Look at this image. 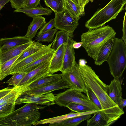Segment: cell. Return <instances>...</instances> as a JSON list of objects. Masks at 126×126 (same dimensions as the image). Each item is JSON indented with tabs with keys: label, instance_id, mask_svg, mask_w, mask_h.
<instances>
[{
	"label": "cell",
	"instance_id": "obj_38",
	"mask_svg": "<svg viewBox=\"0 0 126 126\" xmlns=\"http://www.w3.org/2000/svg\"><path fill=\"white\" fill-rule=\"evenodd\" d=\"M40 0H26V6L25 8H31L38 7Z\"/></svg>",
	"mask_w": 126,
	"mask_h": 126
},
{
	"label": "cell",
	"instance_id": "obj_18",
	"mask_svg": "<svg viewBox=\"0 0 126 126\" xmlns=\"http://www.w3.org/2000/svg\"><path fill=\"white\" fill-rule=\"evenodd\" d=\"M94 111L92 110L82 112H71L65 115L38 120L33 123L32 125L36 126L43 124L59 123L70 118L86 114H92L94 113Z\"/></svg>",
	"mask_w": 126,
	"mask_h": 126
},
{
	"label": "cell",
	"instance_id": "obj_11",
	"mask_svg": "<svg viewBox=\"0 0 126 126\" xmlns=\"http://www.w3.org/2000/svg\"><path fill=\"white\" fill-rule=\"evenodd\" d=\"M52 58L27 73L18 86L29 84L49 73V65Z\"/></svg>",
	"mask_w": 126,
	"mask_h": 126
},
{
	"label": "cell",
	"instance_id": "obj_48",
	"mask_svg": "<svg viewBox=\"0 0 126 126\" xmlns=\"http://www.w3.org/2000/svg\"></svg>",
	"mask_w": 126,
	"mask_h": 126
},
{
	"label": "cell",
	"instance_id": "obj_28",
	"mask_svg": "<svg viewBox=\"0 0 126 126\" xmlns=\"http://www.w3.org/2000/svg\"><path fill=\"white\" fill-rule=\"evenodd\" d=\"M18 96L0 104V119L8 115L15 110L16 100Z\"/></svg>",
	"mask_w": 126,
	"mask_h": 126
},
{
	"label": "cell",
	"instance_id": "obj_36",
	"mask_svg": "<svg viewBox=\"0 0 126 126\" xmlns=\"http://www.w3.org/2000/svg\"><path fill=\"white\" fill-rule=\"evenodd\" d=\"M55 25L54 19H51L48 22L45 24L41 28L39 32L37 33V36L47 32L53 28H54Z\"/></svg>",
	"mask_w": 126,
	"mask_h": 126
},
{
	"label": "cell",
	"instance_id": "obj_43",
	"mask_svg": "<svg viewBox=\"0 0 126 126\" xmlns=\"http://www.w3.org/2000/svg\"><path fill=\"white\" fill-rule=\"evenodd\" d=\"M9 1V0H0V10Z\"/></svg>",
	"mask_w": 126,
	"mask_h": 126
},
{
	"label": "cell",
	"instance_id": "obj_30",
	"mask_svg": "<svg viewBox=\"0 0 126 126\" xmlns=\"http://www.w3.org/2000/svg\"><path fill=\"white\" fill-rule=\"evenodd\" d=\"M21 54L0 64V81L2 80L7 76L10 75V68Z\"/></svg>",
	"mask_w": 126,
	"mask_h": 126
},
{
	"label": "cell",
	"instance_id": "obj_37",
	"mask_svg": "<svg viewBox=\"0 0 126 126\" xmlns=\"http://www.w3.org/2000/svg\"><path fill=\"white\" fill-rule=\"evenodd\" d=\"M12 7L15 10L25 8L26 0H9Z\"/></svg>",
	"mask_w": 126,
	"mask_h": 126
},
{
	"label": "cell",
	"instance_id": "obj_7",
	"mask_svg": "<svg viewBox=\"0 0 126 126\" xmlns=\"http://www.w3.org/2000/svg\"><path fill=\"white\" fill-rule=\"evenodd\" d=\"M55 14L54 28L73 35L74 31L79 25V20L72 17L65 9Z\"/></svg>",
	"mask_w": 126,
	"mask_h": 126
},
{
	"label": "cell",
	"instance_id": "obj_24",
	"mask_svg": "<svg viewBox=\"0 0 126 126\" xmlns=\"http://www.w3.org/2000/svg\"><path fill=\"white\" fill-rule=\"evenodd\" d=\"M91 114L77 116L66 119L59 123L49 124L50 126H76L82 122L90 119Z\"/></svg>",
	"mask_w": 126,
	"mask_h": 126
},
{
	"label": "cell",
	"instance_id": "obj_23",
	"mask_svg": "<svg viewBox=\"0 0 126 126\" xmlns=\"http://www.w3.org/2000/svg\"><path fill=\"white\" fill-rule=\"evenodd\" d=\"M52 10L48 8L37 7L33 8H24L15 10L14 12L23 13L28 16L33 18L43 15H50L52 13Z\"/></svg>",
	"mask_w": 126,
	"mask_h": 126
},
{
	"label": "cell",
	"instance_id": "obj_3",
	"mask_svg": "<svg viewBox=\"0 0 126 126\" xmlns=\"http://www.w3.org/2000/svg\"><path fill=\"white\" fill-rule=\"evenodd\" d=\"M46 107L27 103L20 108L13 111L7 116L0 119V126H30L38 121L41 113L39 110Z\"/></svg>",
	"mask_w": 126,
	"mask_h": 126
},
{
	"label": "cell",
	"instance_id": "obj_10",
	"mask_svg": "<svg viewBox=\"0 0 126 126\" xmlns=\"http://www.w3.org/2000/svg\"><path fill=\"white\" fill-rule=\"evenodd\" d=\"M52 42L35 53L24 59L10 69V75L19 72L24 67L33 63L44 55L54 51L51 48Z\"/></svg>",
	"mask_w": 126,
	"mask_h": 126
},
{
	"label": "cell",
	"instance_id": "obj_20",
	"mask_svg": "<svg viewBox=\"0 0 126 126\" xmlns=\"http://www.w3.org/2000/svg\"><path fill=\"white\" fill-rule=\"evenodd\" d=\"M45 19V18L41 16L33 18L32 22L28 27L25 36L32 40L36 35L38 30L46 23Z\"/></svg>",
	"mask_w": 126,
	"mask_h": 126
},
{
	"label": "cell",
	"instance_id": "obj_21",
	"mask_svg": "<svg viewBox=\"0 0 126 126\" xmlns=\"http://www.w3.org/2000/svg\"><path fill=\"white\" fill-rule=\"evenodd\" d=\"M108 95L116 104L118 100L122 97L121 83L119 79H114L109 85H108Z\"/></svg>",
	"mask_w": 126,
	"mask_h": 126
},
{
	"label": "cell",
	"instance_id": "obj_32",
	"mask_svg": "<svg viewBox=\"0 0 126 126\" xmlns=\"http://www.w3.org/2000/svg\"><path fill=\"white\" fill-rule=\"evenodd\" d=\"M57 32V29L55 28L37 36L35 40L38 42H50L53 40L55 34Z\"/></svg>",
	"mask_w": 126,
	"mask_h": 126
},
{
	"label": "cell",
	"instance_id": "obj_26",
	"mask_svg": "<svg viewBox=\"0 0 126 126\" xmlns=\"http://www.w3.org/2000/svg\"><path fill=\"white\" fill-rule=\"evenodd\" d=\"M103 111H97L91 118L87 120V126H108L107 119Z\"/></svg>",
	"mask_w": 126,
	"mask_h": 126
},
{
	"label": "cell",
	"instance_id": "obj_2",
	"mask_svg": "<svg viewBox=\"0 0 126 126\" xmlns=\"http://www.w3.org/2000/svg\"><path fill=\"white\" fill-rule=\"evenodd\" d=\"M116 32L108 25L90 30L81 35L82 46L88 55L95 60L103 46L109 40L114 38Z\"/></svg>",
	"mask_w": 126,
	"mask_h": 126
},
{
	"label": "cell",
	"instance_id": "obj_6",
	"mask_svg": "<svg viewBox=\"0 0 126 126\" xmlns=\"http://www.w3.org/2000/svg\"><path fill=\"white\" fill-rule=\"evenodd\" d=\"M55 102L60 107H65L69 103L79 104L88 107L93 110H100L90 101L87 96L79 91L71 88L57 94L55 96Z\"/></svg>",
	"mask_w": 126,
	"mask_h": 126
},
{
	"label": "cell",
	"instance_id": "obj_15",
	"mask_svg": "<svg viewBox=\"0 0 126 126\" xmlns=\"http://www.w3.org/2000/svg\"><path fill=\"white\" fill-rule=\"evenodd\" d=\"M70 85L68 83L61 78L58 81L54 83L43 87L31 90L23 93L31 94H43L50 93L56 90L70 88Z\"/></svg>",
	"mask_w": 126,
	"mask_h": 126
},
{
	"label": "cell",
	"instance_id": "obj_25",
	"mask_svg": "<svg viewBox=\"0 0 126 126\" xmlns=\"http://www.w3.org/2000/svg\"><path fill=\"white\" fill-rule=\"evenodd\" d=\"M47 46L39 42L34 41L33 43L20 55L12 66L19 63L24 59L35 53Z\"/></svg>",
	"mask_w": 126,
	"mask_h": 126
},
{
	"label": "cell",
	"instance_id": "obj_33",
	"mask_svg": "<svg viewBox=\"0 0 126 126\" xmlns=\"http://www.w3.org/2000/svg\"><path fill=\"white\" fill-rule=\"evenodd\" d=\"M27 73L24 72H18L13 73L12 77L6 82L8 85L14 86H18L24 78Z\"/></svg>",
	"mask_w": 126,
	"mask_h": 126
},
{
	"label": "cell",
	"instance_id": "obj_19",
	"mask_svg": "<svg viewBox=\"0 0 126 126\" xmlns=\"http://www.w3.org/2000/svg\"><path fill=\"white\" fill-rule=\"evenodd\" d=\"M114 41V38L111 39L103 46L94 60L95 65L99 66L107 61L112 49Z\"/></svg>",
	"mask_w": 126,
	"mask_h": 126
},
{
	"label": "cell",
	"instance_id": "obj_35",
	"mask_svg": "<svg viewBox=\"0 0 126 126\" xmlns=\"http://www.w3.org/2000/svg\"><path fill=\"white\" fill-rule=\"evenodd\" d=\"M86 93L90 101L100 110L103 111L100 103L93 92L85 84Z\"/></svg>",
	"mask_w": 126,
	"mask_h": 126
},
{
	"label": "cell",
	"instance_id": "obj_13",
	"mask_svg": "<svg viewBox=\"0 0 126 126\" xmlns=\"http://www.w3.org/2000/svg\"><path fill=\"white\" fill-rule=\"evenodd\" d=\"M66 43H65L60 46L54 51L50 63L49 73L53 74L62 70L63 58Z\"/></svg>",
	"mask_w": 126,
	"mask_h": 126
},
{
	"label": "cell",
	"instance_id": "obj_12",
	"mask_svg": "<svg viewBox=\"0 0 126 126\" xmlns=\"http://www.w3.org/2000/svg\"><path fill=\"white\" fill-rule=\"evenodd\" d=\"M61 78V74L48 73L33 82L21 85L23 90L22 93L54 83L58 81Z\"/></svg>",
	"mask_w": 126,
	"mask_h": 126
},
{
	"label": "cell",
	"instance_id": "obj_31",
	"mask_svg": "<svg viewBox=\"0 0 126 126\" xmlns=\"http://www.w3.org/2000/svg\"><path fill=\"white\" fill-rule=\"evenodd\" d=\"M44 2L55 13H60L65 9V0H44Z\"/></svg>",
	"mask_w": 126,
	"mask_h": 126
},
{
	"label": "cell",
	"instance_id": "obj_42",
	"mask_svg": "<svg viewBox=\"0 0 126 126\" xmlns=\"http://www.w3.org/2000/svg\"><path fill=\"white\" fill-rule=\"evenodd\" d=\"M82 43L81 42H77L74 41L72 45V47L74 49H78L82 46Z\"/></svg>",
	"mask_w": 126,
	"mask_h": 126
},
{
	"label": "cell",
	"instance_id": "obj_47",
	"mask_svg": "<svg viewBox=\"0 0 126 126\" xmlns=\"http://www.w3.org/2000/svg\"><path fill=\"white\" fill-rule=\"evenodd\" d=\"M90 0L91 1V2H92L94 0Z\"/></svg>",
	"mask_w": 126,
	"mask_h": 126
},
{
	"label": "cell",
	"instance_id": "obj_41",
	"mask_svg": "<svg viewBox=\"0 0 126 126\" xmlns=\"http://www.w3.org/2000/svg\"><path fill=\"white\" fill-rule=\"evenodd\" d=\"M126 15L125 12L123 21V28L122 29L123 36L122 38L124 42L126 43Z\"/></svg>",
	"mask_w": 126,
	"mask_h": 126
},
{
	"label": "cell",
	"instance_id": "obj_39",
	"mask_svg": "<svg viewBox=\"0 0 126 126\" xmlns=\"http://www.w3.org/2000/svg\"><path fill=\"white\" fill-rule=\"evenodd\" d=\"M116 104L120 109L123 110V108L126 105V99L121 97L118 100Z\"/></svg>",
	"mask_w": 126,
	"mask_h": 126
},
{
	"label": "cell",
	"instance_id": "obj_29",
	"mask_svg": "<svg viewBox=\"0 0 126 126\" xmlns=\"http://www.w3.org/2000/svg\"><path fill=\"white\" fill-rule=\"evenodd\" d=\"M54 53V51L44 55L33 63L23 68L19 72H24L27 73L29 72L51 58Z\"/></svg>",
	"mask_w": 126,
	"mask_h": 126
},
{
	"label": "cell",
	"instance_id": "obj_16",
	"mask_svg": "<svg viewBox=\"0 0 126 126\" xmlns=\"http://www.w3.org/2000/svg\"><path fill=\"white\" fill-rule=\"evenodd\" d=\"M32 41L25 36H19L10 38H0V52L6 51Z\"/></svg>",
	"mask_w": 126,
	"mask_h": 126
},
{
	"label": "cell",
	"instance_id": "obj_46",
	"mask_svg": "<svg viewBox=\"0 0 126 126\" xmlns=\"http://www.w3.org/2000/svg\"><path fill=\"white\" fill-rule=\"evenodd\" d=\"M74 2L76 4L80 5L79 2L78 0H71Z\"/></svg>",
	"mask_w": 126,
	"mask_h": 126
},
{
	"label": "cell",
	"instance_id": "obj_5",
	"mask_svg": "<svg viewBox=\"0 0 126 126\" xmlns=\"http://www.w3.org/2000/svg\"><path fill=\"white\" fill-rule=\"evenodd\" d=\"M111 53L107 61L110 73L114 79H119L126 67V43L122 38L115 37Z\"/></svg>",
	"mask_w": 126,
	"mask_h": 126
},
{
	"label": "cell",
	"instance_id": "obj_40",
	"mask_svg": "<svg viewBox=\"0 0 126 126\" xmlns=\"http://www.w3.org/2000/svg\"><path fill=\"white\" fill-rule=\"evenodd\" d=\"M13 87H7L0 90V98L4 97L10 92L14 88Z\"/></svg>",
	"mask_w": 126,
	"mask_h": 126
},
{
	"label": "cell",
	"instance_id": "obj_14",
	"mask_svg": "<svg viewBox=\"0 0 126 126\" xmlns=\"http://www.w3.org/2000/svg\"><path fill=\"white\" fill-rule=\"evenodd\" d=\"M73 37H70L66 43L64 56L63 67L61 71L64 73L71 69L75 64V51L72 47L74 41Z\"/></svg>",
	"mask_w": 126,
	"mask_h": 126
},
{
	"label": "cell",
	"instance_id": "obj_22",
	"mask_svg": "<svg viewBox=\"0 0 126 126\" xmlns=\"http://www.w3.org/2000/svg\"><path fill=\"white\" fill-rule=\"evenodd\" d=\"M64 7L72 17L78 20L84 14L85 7L76 3L71 0H65Z\"/></svg>",
	"mask_w": 126,
	"mask_h": 126
},
{
	"label": "cell",
	"instance_id": "obj_34",
	"mask_svg": "<svg viewBox=\"0 0 126 126\" xmlns=\"http://www.w3.org/2000/svg\"><path fill=\"white\" fill-rule=\"evenodd\" d=\"M66 107L75 112H82L93 110L83 105L72 102L68 103Z\"/></svg>",
	"mask_w": 126,
	"mask_h": 126
},
{
	"label": "cell",
	"instance_id": "obj_17",
	"mask_svg": "<svg viewBox=\"0 0 126 126\" xmlns=\"http://www.w3.org/2000/svg\"><path fill=\"white\" fill-rule=\"evenodd\" d=\"M33 41L32 40L6 51L0 52V64L21 54L32 45Z\"/></svg>",
	"mask_w": 126,
	"mask_h": 126
},
{
	"label": "cell",
	"instance_id": "obj_45",
	"mask_svg": "<svg viewBox=\"0 0 126 126\" xmlns=\"http://www.w3.org/2000/svg\"><path fill=\"white\" fill-rule=\"evenodd\" d=\"M87 62L85 60L83 59H80L79 62V65H83L86 64Z\"/></svg>",
	"mask_w": 126,
	"mask_h": 126
},
{
	"label": "cell",
	"instance_id": "obj_8",
	"mask_svg": "<svg viewBox=\"0 0 126 126\" xmlns=\"http://www.w3.org/2000/svg\"><path fill=\"white\" fill-rule=\"evenodd\" d=\"M55 96L52 93L43 94H21L17 97L16 102V105L32 103L46 106L54 105L55 103Z\"/></svg>",
	"mask_w": 126,
	"mask_h": 126
},
{
	"label": "cell",
	"instance_id": "obj_27",
	"mask_svg": "<svg viewBox=\"0 0 126 126\" xmlns=\"http://www.w3.org/2000/svg\"><path fill=\"white\" fill-rule=\"evenodd\" d=\"M73 35L63 31L60 30L57 32L51 47L54 51H55L59 47L65 43H67L70 37H73Z\"/></svg>",
	"mask_w": 126,
	"mask_h": 126
},
{
	"label": "cell",
	"instance_id": "obj_9",
	"mask_svg": "<svg viewBox=\"0 0 126 126\" xmlns=\"http://www.w3.org/2000/svg\"><path fill=\"white\" fill-rule=\"evenodd\" d=\"M61 78L70 85L71 88L86 94L84 81L80 73L79 64L77 63L70 70L61 74Z\"/></svg>",
	"mask_w": 126,
	"mask_h": 126
},
{
	"label": "cell",
	"instance_id": "obj_1",
	"mask_svg": "<svg viewBox=\"0 0 126 126\" xmlns=\"http://www.w3.org/2000/svg\"><path fill=\"white\" fill-rule=\"evenodd\" d=\"M79 66L85 84L93 92L99 100L108 125H110L124 113L123 110L110 99L108 94V85L100 79L91 67L86 64L79 65Z\"/></svg>",
	"mask_w": 126,
	"mask_h": 126
},
{
	"label": "cell",
	"instance_id": "obj_44",
	"mask_svg": "<svg viewBox=\"0 0 126 126\" xmlns=\"http://www.w3.org/2000/svg\"><path fill=\"white\" fill-rule=\"evenodd\" d=\"M80 6L85 7V6L89 1L90 0H79Z\"/></svg>",
	"mask_w": 126,
	"mask_h": 126
},
{
	"label": "cell",
	"instance_id": "obj_4",
	"mask_svg": "<svg viewBox=\"0 0 126 126\" xmlns=\"http://www.w3.org/2000/svg\"><path fill=\"white\" fill-rule=\"evenodd\" d=\"M126 3V0H111L86 22L85 27L91 30L103 26L106 23L116 18L124 9Z\"/></svg>",
	"mask_w": 126,
	"mask_h": 126
}]
</instances>
